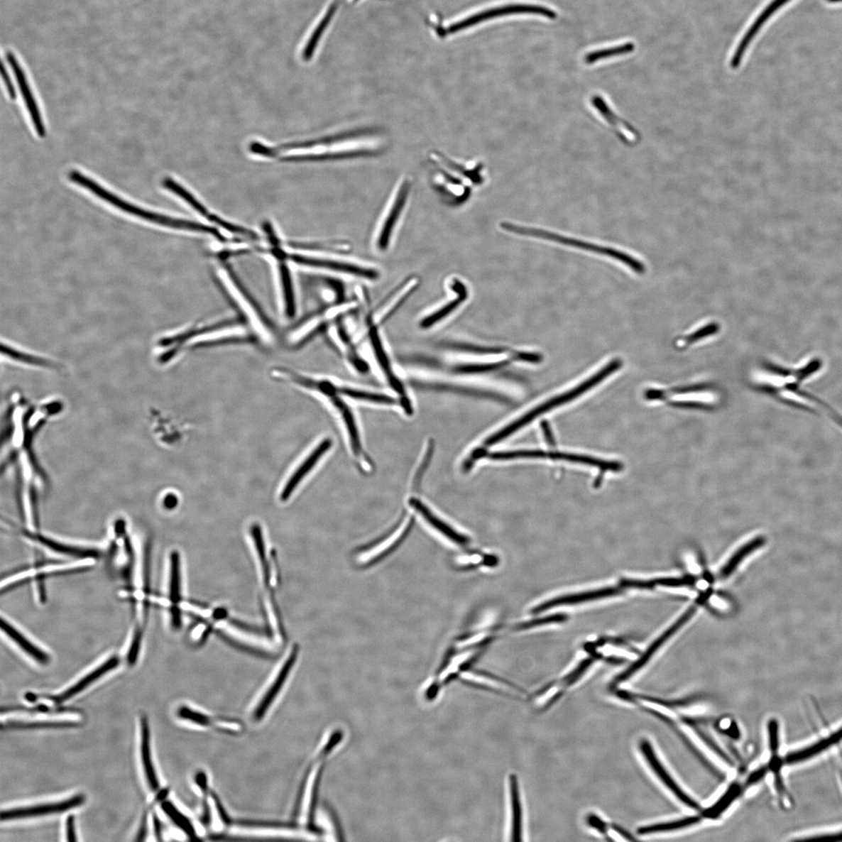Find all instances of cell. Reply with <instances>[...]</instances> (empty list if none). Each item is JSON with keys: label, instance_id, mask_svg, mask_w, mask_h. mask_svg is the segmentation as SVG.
Here are the masks:
<instances>
[{"label": "cell", "instance_id": "obj_45", "mask_svg": "<svg viewBox=\"0 0 842 842\" xmlns=\"http://www.w3.org/2000/svg\"><path fill=\"white\" fill-rule=\"evenodd\" d=\"M2 354L6 355L13 360L31 365H35V366L49 368L55 366V365L50 361L41 359V357L22 353L17 351L16 349H13L9 346H6L4 344H3L2 346Z\"/></svg>", "mask_w": 842, "mask_h": 842}, {"label": "cell", "instance_id": "obj_34", "mask_svg": "<svg viewBox=\"0 0 842 842\" xmlns=\"http://www.w3.org/2000/svg\"><path fill=\"white\" fill-rule=\"evenodd\" d=\"M194 782L201 793L202 813L200 814V821L204 827H209L212 821V807L209 802L212 790L209 789L207 773L202 770H197L194 776Z\"/></svg>", "mask_w": 842, "mask_h": 842}, {"label": "cell", "instance_id": "obj_10", "mask_svg": "<svg viewBox=\"0 0 842 842\" xmlns=\"http://www.w3.org/2000/svg\"><path fill=\"white\" fill-rule=\"evenodd\" d=\"M513 14H535L543 16V17L552 20L557 18V13L556 12L545 6L530 4H510L501 7L492 8V9L480 12L463 21L452 23L447 28L446 33L449 34L456 33L459 31L478 25L479 23L498 17H503V16Z\"/></svg>", "mask_w": 842, "mask_h": 842}, {"label": "cell", "instance_id": "obj_9", "mask_svg": "<svg viewBox=\"0 0 842 842\" xmlns=\"http://www.w3.org/2000/svg\"><path fill=\"white\" fill-rule=\"evenodd\" d=\"M287 256L292 263L300 266L329 270V271L351 275L371 280H377L379 277V273L376 269L347 263L345 261L315 257L293 250L287 251Z\"/></svg>", "mask_w": 842, "mask_h": 842}, {"label": "cell", "instance_id": "obj_11", "mask_svg": "<svg viewBox=\"0 0 842 842\" xmlns=\"http://www.w3.org/2000/svg\"><path fill=\"white\" fill-rule=\"evenodd\" d=\"M177 716L180 719L192 723L195 726L212 729L222 734L236 736L242 735L245 731L244 723L240 719L213 716L187 705L180 706Z\"/></svg>", "mask_w": 842, "mask_h": 842}, {"label": "cell", "instance_id": "obj_38", "mask_svg": "<svg viewBox=\"0 0 842 842\" xmlns=\"http://www.w3.org/2000/svg\"><path fill=\"white\" fill-rule=\"evenodd\" d=\"M618 593V589H603V590L597 591H593V592H590V593L576 594V595H573V596H567V597H565V598H559L557 600L547 602V603H545L544 606H540L539 608H536L535 611L537 613V611H542L543 610H545V609H547V608H552L554 606L564 605V603H572L581 602V601H589V600H592V599H596V598H603V597H608V596H613V595L617 594Z\"/></svg>", "mask_w": 842, "mask_h": 842}, {"label": "cell", "instance_id": "obj_57", "mask_svg": "<svg viewBox=\"0 0 842 842\" xmlns=\"http://www.w3.org/2000/svg\"><path fill=\"white\" fill-rule=\"evenodd\" d=\"M177 503L178 498L176 495L169 494L164 498V506L168 508V510H173V508L177 505Z\"/></svg>", "mask_w": 842, "mask_h": 842}, {"label": "cell", "instance_id": "obj_1", "mask_svg": "<svg viewBox=\"0 0 842 842\" xmlns=\"http://www.w3.org/2000/svg\"><path fill=\"white\" fill-rule=\"evenodd\" d=\"M386 147L387 138L384 131L376 127H360L319 138L285 143L276 147H268L253 141L249 150L253 154L275 158L289 150L323 148L324 154L319 158V162H327L376 157L383 154Z\"/></svg>", "mask_w": 842, "mask_h": 842}, {"label": "cell", "instance_id": "obj_12", "mask_svg": "<svg viewBox=\"0 0 842 842\" xmlns=\"http://www.w3.org/2000/svg\"><path fill=\"white\" fill-rule=\"evenodd\" d=\"M162 185L166 190L182 198L198 213L201 214L206 219H208L212 224L220 226L226 230V231L234 235L244 236L247 239L253 241H258L260 236L258 234L254 233L253 230L244 228L240 226H236L231 224V222L222 219L217 214L211 213L197 198L190 194L187 190L179 185L170 177H166L163 180Z\"/></svg>", "mask_w": 842, "mask_h": 842}, {"label": "cell", "instance_id": "obj_32", "mask_svg": "<svg viewBox=\"0 0 842 842\" xmlns=\"http://www.w3.org/2000/svg\"><path fill=\"white\" fill-rule=\"evenodd\" d=\"M412 524V520L410 519L408 523H405L402 528L397 530L395 533L379 545L373 547L370 550L363 552L360 555L359 561L361 563H368L373 560H376L381 557L388 551L390 550L397 543L401 541L405 535H407L410 530Z\"/></svg>", "mask_w": 842, "mask_h": 842}, {"label": "cell", "instance_id": "obj_40", "mask_svg": "<svg viewBox=\"0 0 842 842\" xmlns=\"http://www.w3.org/2000/svg\"><path fill=\"white\" fill-rule=\"evenodd\" d=\"M765 542L766 540L764 537H758L755 539H753L750 543L745 545L733 556L732 558H731L724 568L722 569L720 574L722 578L728 577L731 574L733 573L736 567L743 559L746 557V556L758 550V548L764 545Z\"/></svg>", "mask_w": 842, "mask_h": 842}, {"label": "cell", "instance_id": "obj_25", "mask_svg": "<svg viewBox=\"0 0 842 842\" xmlns=\"http://www.w3.org/2000/svg\"><path fill=\"white\" fill-rule=\"evenodd\" d=\"M452 290L457 293L456 297L449 301L442 307L435 310L432 314L427 315L420 322V327L427 329L434 327L456 310L468 297L466 285L458 280H454L451 285Z\"/></svg>", "mask_w": 842, "mask_h": 842}, {"label": "cell", "instance_id": "obj_3", "mask_svg": "<svg viewBox=\"0 0 842 842\" xmlns=\"http://www.w3.org/2000/svg\"><path fill=\"white\" fill-rule=\"evenodd\" d=\"M68 178L71 182L89 190L93 195L101 198L102 200L114 205L118 209L132 214L133 217L152 222V224L174 229L186 230V231L204 234H209L211 232L210 226L199 224V222L173 218L165 216L163 214L139 208L138 206L127 202L120 197L111 193L108 190L99 185L98 182L84 176L80 172L76 170L70 172Z\"/></svg>", "mask_w": 842, "mask_h": 842}, {"label": "cell", "instance_id": "obj_31", "mask_svg": "<svg viewBox=\"0 0 842 842\" xmlns=\"http://www.w3.org/2000/svg\"><path fill=\"white\" fill-rule=\"evenodd\" d=\"M418 280L416 278H411L410 280L402 283L400 288L396 289L394 295L388 297V305L383 307V312L378 316V324L385 323L388 319L393 315L397 309H398L406 299L410 297L411 292H414L418 284Z\"/></svg>", "mask_w": 842, "mask_h": 842}, {"label": "cell", "instance_id": "obj_28", "mask_svg": "<svg viewBox=\"0 0 842 842\" xmlns=\"http://www.w3.org/2000/svg\"><path fill=\"white\" fill-rule=\"evenodd\" d=\"M141 754L146 780L151 790L156 792L160 789V782L155 772L151 753L150 730L148 720L142 717L141 721Z\"/></svg>", "mask_w": 842, "mask_h": 842}, {"label": "cell", "instance_id": "obj_18", "mask_svg": "<svg viewBox=\"0 0 842 842\" xmlns=\"http://www.w3.org/2000/svg\"><path fill=\"white\" fill-rule=\"evenodd\" d=\"M332 447V441L330 439H325L320 442L319 444L315 447L313 452L304 460L297 470L293 472L285 483L284 488L281 491L280 499L283 502L288 501L289 498L293 494V492L297 488L299 484L303 481L310 472H311L314 467L320 461V459L327 454L330 448Z\"/></svg>", "mask_w": 842, "mask_h": 842}, {"label": "cell", "instance_id": "obj_60", "mask_svg": "<svg viewBox=\"0 0 842 842\" xmlns=\"http://www.w3.org/2000/svg\"><path fill=\"white\" fill-rule=\"evenodd\" d=\"M828 1L830 3H839L842 2V0H828Z\"/></svg>", "mask_w": 842, "mask_h": 842}, {"label": "cell", "instance_id": "obj_36", "mask_svg": "<svg viewBox=\"0 0 842 842\" xmlns=\"http://www.w3.org/2000/svg\"><path fill=\"white\" fill-rule=\"evenodd\" d=\"M161 808L164 814L177 827L184 832L190 840L197 838L196 830L192 821L184 813L175 806L170 801L162 802Z\"/></svg>", "mask_w": 842, "mask_h": 842}, {"label": "cell", "instance_id": "obj_24", "mask_svg": "<svg viewBox=\"0 0 842 842\" xmlns=\"http://www.w3.org/2000/svg\"><path fill=\"white\" fill-rule=\"evenodd\" d=\"M694 613V608L688 610L684 615L679 618V620L677 623H674V624H673L669 630H667L660 638H658L652 643V645L650 646L645 655H643L637 662L633 664L628 669H626L620 675H618V677L615 680L616 684H618V683H622L628 680L633 677V674H635V673L639 672L643 668V667L648 662L650 659L652 657L656 651L664 645L665 642L667 640H669L671 638V635L677 632L683 624L689 620V618L692 616Z\"/></svg>", "mask_w": 842, "mask_h": 842}, {"label": "cell", "instance_id": "obj_23", "mask_svg": "<svg viewBox=\"0 0 842 842\" xmlns=\"http://www.w3.org/2000/svg\"><path fill=\"white\" fill-rule=\"evenodd\" d=\"M841 741L842 726L836 730L835 732L831 733L828 737L822 738L820 740L810 744L804 748L789 753L783 759L784 764L786 765H795L800 764V762H806L809 759L819 756L821 753L827 751L832 746L838 744Z\"/></svg>", "mask_w": 842, "mask_h": 842}, {"label": "cell", "instance_id": "obj_7", "mask_svg": "<svg viewBox=\"0 0 842 842\" xmlns=\"http://www.w3.org/2000/svg\"><path fill=\"white\" fill-rule=\"evenodd\" d=\"M221 283L226 288L228 295L232 297L235 303L239 307L243 313L247 316L253 327L258 330L261 336L266 339L269 337L271 328L270 322L264 313L253 301L247 290L243 288V285L236 279L234 273L229 272L228 268H222L219 272Z\"/></svg>", "mask_w": 842, "mask_h": 842}, {"label": "cell", "instance_id": "obj_50", "mask_svg": "<svg viewBox=\"0 0 842 842\" xmlns=\"http://www.w3.org/2000/svg\"><path fill=\"white\" fill-rule=\"evenodd\" d=\"M768 746L772 755H776L780 748V726L776 718L769 720L767 723Z\"/></svg>", "mask_w": 842, "mask_h": 842}, {"label": "cell", "instance_id": "obj_41", "mask_svg": "<svg viewBox=\"0 0 842 842\" xmlns=\"http://www.w3.org/2000/svg\"><path fill=\"white\" fill-rule=\"evenodd\" d=\"M684 722L694 730V732L698 736L699 738H701V740L706 745V746H708L709 748H710L714 753L717 754V756H718L721 760H724L727 765L731 766L734 765V762L732 758H731L728 754L722 750L721 746L716 740H713L709 733H706L705 730L698 725V723L696 721L691 718H685Z\"/></svg>", "mask_w": 842, "mask_h": 842}, {"label": "cell", "instance_id": "obj_56", "mask_svg": "<svg viewBox=\"0 0 842 842\" xmlns=\"http://www.w3.org/2000/svg\"><path fill=\"white\" fill-rule=\"evenodd\" d=\"M804 840V841H842V831H840L838 833H829V835H824V836H816V837H814V838H805Z\"/></svg>", "mask_w": 842, "mask_h": 842}, {"label": "cell", "instance_id": "obj_19", "mask_svg": "<svg viewBox=\"0 0 842 842\" xmlns=\"http://www.w3.org/2000/svg\"><path fill=\"white\" fill-rule=\"evenodd\" d=\"M789 0H774L770 3L764 11L758 16L755 21L752 23L750 28L746 31L743 36L740 43L733 55V58L730 61V66L736 70L740 66L744 55L748 50V47L751 44L754 38L758 34L760 28L764 26L765 23L769 20L770 17L780 8L788 3Z\"/></svg>", "mask_w": 842, "mask_h": 842}, {"label": "cell", "instance_id": "obj_8", "mask_svg": "<svg viewBox=\"0 0 842 842\" xmlns=\"http://www.w3.org/2000/svg\"><path fill=\"white\" fill-rule=\"evenodd\" d=\"M281 244H272V248L263 250V252L269 253L270 256H273L275 259V274L280 307L284 315L292 319L297 311L296 292L293 275L289 266L290 260L287 256V251L280 248Z\"/></svg>", "mask_w": 842, "mask_h": 842}, {"label": "cell", "instance_id": "obj_46", "mask_svg": "<svg viewBox=\"0 0 842 842\" xmlns=\"http://www.w3.org/2000/svg\"><path fill=\"white\" fill-rule=\"evenodd\" d=\"M170 600L173 603H177L180 601V558L179 554L177 552H173L171 554V570H170Z\"/></svg>", "mask_w": 842, "mask_h": 842}, {"label": "cell", "instance_id": "obj_20", "mask_svg": "<svg viewBox=\"0 0 842 842\" xmlns=\"http://www.w3.org/2000/svg\"><path fill=\"white\" fill-rule=\"evenodd\" d=\"M121 664L120 658L117 656L111 657L104 663L102 664L90 673L85 675L80 681H78L76 684L71 687L65 692L55 696H42L41 697L50 700L55 704H60L65 703L71 698L80 694L87 687H89L94 682L102 678L103 675L116 669L119 665Z\"/></svg>", "mask_w": 842, "mask_h": 842}, {"label": "cell", "instance_id": "obj_54", "mask_svg": "<svg viewBox=\"0 0 842 842\" xmlns=\"http://www.w3.org/2000/svg\"><path fill=\"white\" fill-rule=\"evenodd\" d=\"M76 828H75V817L74 815H70L66 821V836L69 841H76Z\"/></svg>", "mask_w": 842, "mask_h": 842}, {"label": "cell", "instance_id": "obj_39", "mask_svg": "<svg viewBox=\"0 0 842 842\" xmlns=\"http://www.w3.org/2000/svg\"><path fill=\"white\" fill-rule=\"evenodd\" d=\"M594 107L598 109V112L600 111L602 116L606 119V121L613 125L617 131L620 132L623 136L624 135V136L629 137L630 134L635 139V136L638 137V133H635L631 126L625 124L623 121L618 120L619 118L613 112V110L611 111L606 102L605 103L601 97H596L594 98Z\"/></svg>", "mask_w": 842, "mask_h": 842}, {"label": "cell", "instance_id": "obj_30", "mask_svg": "<svg viewBox=\"0 0 842 842\" xmlns=\"http://www.w3.org/2000/svg\"><path fill=\"white\" fill-rule=\"evenodd\" d=\"M0 626L3 632H4L8 637L16 643L26 654L34 660L41 665H47L50 662V657L40 648L38 647L27 639L25 635L20 633L17 629L14 628L10 623H8L4 618H1Z\"/></svg>", "mask_w": 842, "mask_h": 842}, {"label": "cell", "instance_id": "obj_21", "mask_svg": "<svg viewBox=\"0 0 842 842\" xmlns=\"http://www.w3.org/2000/svg\"><path fill=\"white\" fill-rule=\"evenodd\" d=\"M508 800H510V841H523V807L520 782L518 775L511 774L508 778Z\"/></svg>", "mask_w": 842, "mask_h": 842}, {"label": "cell", "instance_id": "obj_49", "mask_svg": "<svg viewBox=\"0 0 842 842\" xmlns=\"http://www.w3.org/2000/svg\"><path fill=\"white\" fill-rule=\"evenodd\" d=\"M450 347L456 351H464L469 353H474L479 354H499L505 353H514L511 349L505 347H483L479 346H474L471 344H451Z\"/></svg>", "mask_w": 842, "mask_h": 842}, {"label": "cell", "instance_id": "obj_58", "mask_svg": "<svg viewBox=\"0 0 842 842\" xmlns=\"http://www.w3.org/2000/svg\"><path fill=\"white\" fill-rule=\"evenodd\" d=\"M153 826L155 838L158 841H162V825L160 819L157 815H153Z\"/></svg>", "mask_w": 842, "mask_h": 842}, {"label": "cell", "instance_id": "obj_13", "mask_svg": "<svg viewBox=\"0 0 842 842\" xmlns=\"http://www.w3.org/2000/svg\"><path fill=\"white\" fill-rule=\"evenodd\" d=\"M639 749L642 756L650 766V769L657 777L667 789H668L673 795L677 797L682 804H684L690 809L695 810H701V806L692 797L683 790L680 785L675 782L670 773L667 770L660 760L657 756V753L653 748V745L647 738H642L639 744Z\"/></svg>", "mask_w": 842, "mask_h": 842}, {"label": "cell", "instance_id": "obj_44", "mask_svg": "<svg viewBox=\"0 0 842 842\" xmlns=\"http://www.w3.org/2000/svg\"><path fill=\"white\" fill-rule=\"evenodd\" d=\"M511 361H514L513 357L510 360L496 363L461 364L455 367L454 371L457 374H481V373L490 372L503 368L510 364Z\"/></svg>", "mask_w": 842, "mask_h": 842}, {"label": "cell", "instance_id": "obj_6", "mask_svg": "<svg viewBox=\"0 0 842 842\" xmlns=\"http://www.w3.org/2000/svg\"><path fill=\"white\" fill-rule=\"evenodd\" d=\"M501 227L506 230V231L513 233L514 234L540 238V239L559 243L562 245L569 246V247L582 249L596 253H600L602 254V256H606L610 258H613L614 259L620 261L627 266L630 267L634 272L640 274H643L646 271L645 265L642 264L640 261L630 256L629 254L617 251L616 249L602 247V246L574 239V238L564 236L552 232H547L542 229L516 226L515 224H510V222H503Z\"/></svg>", "mask_w": 842, "mask_h": 842}, {"label": "cell", "instance_id": "obj_35", "mask_svg": "<svg viewBox=\"0 0 842 842\" xmlns=\"http://www.w3.org/2000/svg\"><path fill=\"white\" fill-rule=\"evenodd\" d=\"M240 827L252 829H285L299 830L300 825L295 820L292 821L260 820V819H235L232 818L230 827Z\"/></svg>", "mask_w": 842, "mask_h": 842}, {"label": "cell", "instance_id": "obj_43", "mask_svg": "<svg viewBox=\"0 0 842 842\" xmlns=\"http://www.w3.org/2000/svg\"><path fill=\"white\" fill-rule=\"evenodd\" d=\"M80 726L79 723L74 721H37V722H21V721H9L5 724L6 728H16V729H36V728H75Z\"/></svg>", "mask_w": 842, "mask_h": 842}, {"label": "cell", "instance_id": "obj_42", "mask_svg": "<svg viewBox=\"0 0 842 842\" xmlns=\"http://www.w3.org/2000/svg\"><path fill=\"white\" fill-rule=\"evenodd\" d=\"M635 49V46L634 43H627L621 45L608 48V49L591 52L586 55L584 61L587 65H592V63L598 60L616 57V55L631 53Z\"/></svg>", "mask_w": 842, "mask_h": 842}, {"label": "cell", "instance_id": "obj_47", "mask_svg": "<svg viewBox=\"0 0 842 842\" xmlns=\"http://www.w3.org/2000/svg\"><path fill=\"white\" fill-rule=\"evenodd\" d=\"M584 822L589 829L602 837H608L609 831L613 829V826H610L603 817L594 812L587 814Z\"/></svg>", "mask_w": 842, "mask_h": 842}, {"label": "cell", "instance_id": "obj_17", "mask_svg": "<svg viewBox=\"0 0 842 842\" xmlns=\"http://www.w3.org/2000/svg\"><path fill=\"white\" fill-rule=\"evenodd\" d=\"M296 660L297 649H295L292 651L288 660L283 664L282 669L276 675L272 684L269 686L263 696L260 698V700L256 706H254L251 713V718L253 722H260L265 718L267 713L276 701L278 696L280 695L285 682H287L289 677L292 667L296 663Z\"/></svg>", "mask_w": 842, "mask_h": 842}, {"label": "cell", "instance_id": "obj_61", "mask_svg": "<svg viewBox=\"0 0 842 842\" xmlns=\"http://www.w3.org/2000/svg\"><path fill=\"white\" fill-rule=\"evenodd\" d=\"M841 781H842V774H841Z\"/></svg>", "mask_w": 842, "mask_h": 842}, {"label": "cell", "instance_id": "obj_16", "mask_svg": "<svg viewBox=\"0 0 842 842\" xmlns=\"http://www.w3.org/2000/svg\"><path fill=\"white\" fill-rule=\"evenodd\" d=\"M84 802V796L82 794H79V795L66 800L52 802V804L3 810L1 821L26 819V818L65 813L68 810L81 807Z\"/></svg>", "mask_w": 842, "mask_h": 842}, {"label": "cell", "instance_id": "obj_22", "mask_svg": "<svg viewBox=\"0 0 842 842\" xmlns=\"http://www.w3.org/2000/svg\"><path fill=\"white\" fill-rule=\"evenodd\" d=\"M410 505L439 534L459 545H466L469 542L467 537L459 534L439 515H437L424 503L416 498H412L409 501Z\"/></svg>", "mask_w": 842, "mask_h": 842}, {"label": "cell", "instance_id": "obj_55", "mask_svg": "<svg viewBox=\"0 0 842 842\" xmlns=\"http://www.w3.org/2000/svg\"><path fill=\"white\" fill-rule=\"evenodd\" d=\"M2 75H3L5 85L6 87L8 94H9L10 98L11 99L14 100L16 99L15 87H14V85L11 81V76H10L9 73H8V71L4 66V63H3V66H2Z\"/></svg>", "mask_w": 842, "mask_h": 842}, {"label": "cell", "instance_id": "obj_26", "mask_svg": "<svg viewBox=\"0 0 842 842\" xmlns=\"http://www.w3.org/2000/svg\"><path fill=\"white\" fill-rule=\"evenodd\" d=\"M328 398L332 402L333 406L339 411L341 419L344 420L349 441H351L353 454L356 458H363V450L359 430L351 409L348 407L346 402L341 400L339 393L332 395Z\"/></svg>", "mask_w": 842, "mask_h": 842}, {"label": "cell", "instance_id": "obj_53", "mask_svg": "<svg viewBox=\"0 0 842 842\" xmlns=\"http://www.w3.org/2000/svg\"><path fill=\"white\" fill-rule=\"evenodd\" d=\"M719 327L717 324H711L708 327H704L700 330L694 332V334L687 337V341L689 344L694 343V341L700 340L706 337L714 334L718 331Z\"/></svg>", "mask_w": 842, "mask_h": 842}, {"label": "cell", "instance_id": "obj_51", "mask_svg": "<svg viewBox=\"0 0 842 842\" xmlns=\"http://www.w3.org/2000/svg\"><path fill=\"white\" fill-rule=\"evenodd\" d=\"M141 639L142 632L137 630L135 631L131 646L129 650V655H127V663H129L130 666H133L137 662L141 645Z\"/></svg>", "mask_w": 842, "mask_h": 842}, {"label": "cell", "instance_id": "obj_52", "mask_svg": "<svg viewBox=\"0 0 842 842\" xmlns=\"http://www.w3.org/2000/svg\"><path fill=\"white\" fill-rule=\"evenodd\" d=\"M769 772L770 769L768 765H764L756 769L755 770H753V772L750 773L748 778H746V780L743 784L744 788L752 787V786L754 784H758L762 780H764Z\"/></svg>", "mask_w": 842, "mask_h": 842}, {"label": "cell", "instance_id": "obj_29", "mask_svg": "<svg viewBox=\"0 0 842 842\" xmlns=\"http://www.w3.org/2000/svg\"><path fill=\"white\" fill-rule=\"evenodd\" d=\"M744 786L738 782L731 784L726 791L714 804L703 810L701 816L709 820H717L741 797Z\"/></svg>", "mask_w": 842, "mask_h": 842}, {"label": "cell", "instance_id": "obj_2", "mask_svg": "<svg viewBox=\"0 0 842 842\" xmlns=\"http://www.w3.org/2000/svg\"><path fill=\"white\" fill-rule=\"evenodd\" d=\"M429 182L439 199L450 207L465 203L472 187L482 184L481 164L463 163L432 151L427 158Z\"/></svg>", "mask_w": 842, "mask_h": 842}, {"label": "cell", "instance_id": "obj_4", "mask_svg": "<svg viewBox=\"0 0 842 842\" xmlns=\"http://www.w3.org/2000/svg\"><path fill=\"white\" fill-rule=\"evenodd\" d=\"M622 366L623 362L620 359L611 361L605 367H603L596 374L589 379L585 380L584 383L579 384L576 388L571 389V390L565 393L555 396L550 400L540 405L539 407L530 410L526 415L513 421V423L491 435L489 438L483 442V447L487 448L494 446V444L502 442L508 438V436L519 431L522 427L527 426L539 416L545 415L547 411L557 408L561 405L566 404L578 398L579 396L582 395L584 393L591 390L592 388L602 383L603 380L620 369Z\"/></svg>", "mask_w": 842, "mask_h": 842}, {"label": "cell", "instance_id": "obj_37", "mask_svg": "<svg viewBox=\"0 0 842 842\" xmlns=\"http://www.w3.org/2000/svg\"><path fill=\"white\" fill-rule=\"evenodd\" d=\"M338 393L339 395H344L354 400L373 403L394 405L399 403L398 400L390 395L359 390V389L351 388L338 386Z\"/></svg>", "mask_w": 842, "mask_h": 842}, {"label": "cell", "instance_id": "obj_33", "mask_svg": "<svg viewBox=\"0 0 842 842\" xmlns=\"http://www.w3.org/2000/svg\"><path fill=\"white\" fill-rule=\"evenodd\" d=\"M701 820L702 816L701 815L691 816L682 818V819L642 826V827L638 829V833L639 835L643 836L679 831L681 829L689 828L691 826L696 825L700 823Z\"/></svg>", "mask_w": 842, "mask_h": 842}, {"label": "cell", "instance_id": "obj_59", "mask_svg": "<svg viewBox=\"0 0 842 842\" xmlns=\"http://www.w3.org/2000/svg\"><path fill=\"white\" fill-rule=\"evenodd\" d=\"M542 427L543 428L544 434H545L547 442L551 444H554V437L552 433L550 425H548L547 423H543Z\"/></svg>", "mask_w": 842, "mask_h": 842}, {"label": "cell", "instance_id": "obj_15", "mask_svg": "<svg viewBox=\"0 0 842 842\" xmlns=\"http://www.w3.org/2000/svg\"><path fill=\"white\" fill-rule=\"evenodd\" d=\"M6 58L8 65H9L13 70L16 81L18 82L23 99L25 101L31 120L33 123L36 133L39 137L43 138L46 135L45 124L43 121L40 110H39L33 91L31 89L25 70H23L20 60L14 53L11 51L8 52Z\"/></svg>", "mask_w": 842, "mask_h": 842}, {"label": "cell", "instance_id": "obj_5", "mask_svg": "<svg viewBox=\"0 0 842 842\" xmlns=\"http://www.w3.org/2000/svg\"><path fill=\"white\" fill-rule=\"evenodd\" d=\"M412 182L410 177H402L388 197L378 228L376 245L379 251H386L390 244L395 229L408 207Z\"/></svg>", "mask_w": 842, "mask_h": 842}, {"label": "cell", "instance_id": "obj_27", "mask_svg": "<svg viewBox=\"0 0 842 842\" xmlns=\"http://www.w3.org/2000/svg\"><path fill=\"white\" fill-rule=\"evenodd\" d=\"M23 535L26 537L34 540L38 543L50 548V550L70 556L76 559H97L99 556V552L92 548H87L82 547H77L62 544L59 542L54 541V540L48 538L45 536L38 534H33L31 532L26 530H23Z\"/></svg>", "mask_w": 842, "mask_h": 842}, {"label": "cell", "instance_id": "obj_48", "mask_svg": "<svg viewBox=\"0 0 842 842\" xmlns=\"http://www.w3.org/2000/svg\"><path fill=\"white\" fill-rule=\"evenodd\" d=\"M2 713L4 712H26V713H77V709H53L50 706L45 705H39L33 706V708H27L23 706H7V708H2Z\"/></svg>", "mask_w": 842, "mask_h": 842}, {"label": "cell", "instance_id": "obj_14", "mask_svg": "<svg viewBox=\"0 0 842 842\" xmlns=\"http://www.w3.org/2000/svg\"><path fill=\"white\" fill-rule=\"evenodd\" d=\"M369 332L368 336L371 341V344L373 351L376 354L377 361L381 370H383L384 375L388 381L389 385L394 390L398 393L401 397L400 404L407 414L411 415L412 414V408L411 403L408 396L406 389H405L400 380L395 374L392 368L390 361H389L388 354L385 351L383 341L380 339V335L378 329V324L375 323L373 319L368 320Z\"/></svg>", "mask_w": 842, "mask_h": 842}]
</instances>
